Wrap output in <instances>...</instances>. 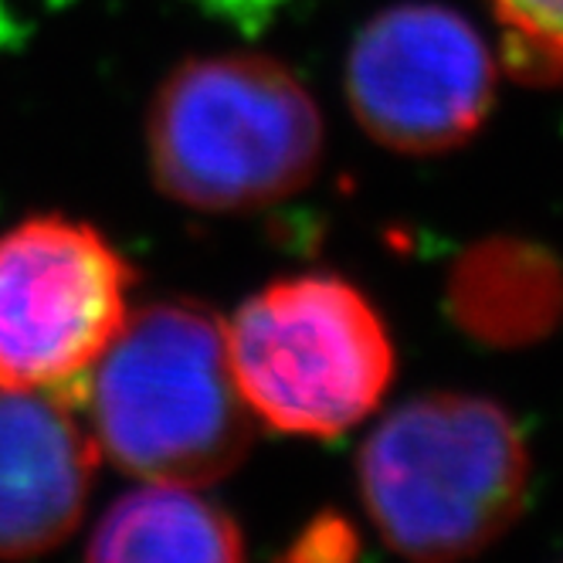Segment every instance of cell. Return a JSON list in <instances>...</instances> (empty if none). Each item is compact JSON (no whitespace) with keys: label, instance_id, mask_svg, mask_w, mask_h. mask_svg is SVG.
<instances>
[{"label":"cell","instance_id":"obj_4","mask_svg":"<svg viewBox=\"0 0 563 563\" xmlns=\"http://www.w3.org/2000/svg\"><path fill=\"white\" fill-rule=\"evenodd\" d=\"M228 364L252 418L333 438L377 411L397 353L377 306L336 272H299L249 296L224 327Z\"/></svg>","mask_w":563,"mask_h":563},{"label":"cell","instance_id":"obj_5","mask_svg":"<svg viewBox=\"0 0 563 563\" xmlns=\"http://www.w3.org/2000/svg\"><path fill=\"white\" fill-rule=\"evenodd\" d=\"M136 272L89 221L37 214L0 234V390L75 400L130 316Z\"/></svg>","mask_w":563,"mask_h":563},{"label":"cell","instance_id":"obj_9","mask_svg":"<svg viewBox=\"0 0 563 563\" xmlns=\"http://www.w3.org/2000/svg\"><path fill=\"white\" fill-rule=\"evenodd\" d=\"M86 563H245V543L197 489L146 482L106 509Z\"/></svg>","mask_w":563,"mask_h":563},{"label":"cell","instance_id":"obj_8","mask_svg":"<svg viewBox=\"0 0 563 563\" xmlns=\"http://www.w3.org/2000/svg\"><path fill=\"white\" fill-rule=\"evenodd\" d=\"M445 306L455 327L493 350L547 340L563 319V265L522 238L475 241L449 272Z\"/></svg>","mask_w":563,"mask_h":563},{"label":"cell","instance_id":"obj_1","mask_svg":"<svg viewBox=\"0 0 563 563\" xmlns=\"http://www.w3.org/2000/svg\"><path fill=\"white\" fill-rule=\"evenodd\" d=\"M323 159V112L268 55H194L146 109L156 190L200 214H249L299 194Z\"/></svg>","mask_w":563,"mask_h":563},{"label":"cell","instance_id":"obj_7","mask_svg":"<svg viewBox=\"0 0 563 563\" xmlns=\"http://www.w3.org/2000/svg\"><path fill=\"white\" fill-rule=\"evenodd\" d=\"M99 445L68 400L0 390V560H34L62 547L86 516Z\"/></svg>","mask_w":563,"mask_h":563},{"label":"cell","instance_id":"obj_2","mask_svg":"<svg viewBox=\"0 0 563 563\" xmlns=\"http://www.w3.org/2000/svg\"><path fill=\"white\" fill-rule=\"evenodd\" d=\"M82 390L99 452L146 482L205 489L252 449L224 323L194 299L130 312Z\"/></svg>","mask_w":563,"mask_h":563},{"label":"cell","instance_id":"obj_11","mask_svg":"<svg viewBox=\"0 0 563 563\" xmlns=\"http://www.w3.org/2000/svg\"><path fill=\"white\" fill-rule=\"evenodd\" d=\"M356 556H360L356 530L343 516L323 512L292 540V547L278 556V563H356Z\"/></svg>","mask_w":563,"mask_h":563},{"label":"cell","instance_id":"obj_10","mask_svg":"<svg viewBox=\"0 0 563 563\" xmlns=\"http://www.w3.org/2000/svg\"><path fill=\"white\" fill-rule=\"evenodd\" d=\"M512 71L563 82V0H489Z\"/></svg>","mask_w":563,"mask_h":563},{"label":"cell","instance_id":"obj_6","mask_svg":"<svg viewBox=\"0 0 563 563\" xmlns=\"http://www.w3.org/2000/svg\"><path fill=\"white\" fill-rule=\"evenodd\" d=\"M496 55L445 4L408 0L374 14L346 55V102L371 140L431 156L468 143L496 102Z\"/></svg>","mask_w":563,"mask_h":563},{"label":"cell","instance_id":"obj_3","mask_svg":"<svg viewBox=\"0 0 563 563\" xmlns=\"http://www.w3.org/2000/svg\"><path fill=\"white\" fill-rule=\"evenodd\" d=\"M360 496L380 540L411 563H465L503 540L530 496L516 418L438 390L394 408L360 449Z\"/></svg>","mask_w":563,"mask_h":563},{"label":"cell","instance_id":"obj_12","mask_svg":"<svg viewBox=\"0 0 563 563\" xmlns=\"http://www.w3.org/2000/svg\"><path fill=\"white\" fill-rule=\"evenodd\" d=\"M8 34H11V18H8V8H4V0H0V45L8 42Z\"/></svg>","mask_w":563,"mask_h":563}]
</instances>
